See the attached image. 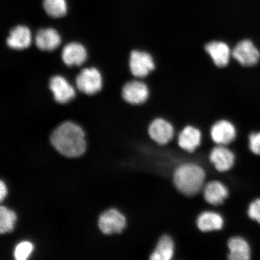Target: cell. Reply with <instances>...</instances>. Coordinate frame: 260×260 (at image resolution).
<instances>
[{"label":"cell","instance_id":"cell-2","mask_svg":"<svg viewBox=\"0 0 260 260\" xmlns=\"http://www.w3.org/2000/svg\"><path fill=\"white\" fill-rule=\"evenodd\" d=\"M206 173L199 166L183 164L178 167L174 174L175 186L182 193L192 196L199 192L203 188Z\"/></svg>","mask_w":260,"mask_h":260},{"label":"cell","instance_id":"cell-9","mask_svg":"<svg viewBox=\"0 0 260 260\" xmlns=\"http://www.w3.org/2000/svg\"><path fill=\"white\" fill-rule=\"evenodd\" d=\"M149 135L156 143L165 145L171 141L174 134L173 126L165 119L154 120L149 126Z\"/></svg>","mask_w":260,"mask_h":260},{"label":"cell","instance_id":"cell-26","mask_svg":"<svg viewBox=\"0 0 260 260\" xmlns=\"http://www.w3.org/2000/svg\"><path fill=\"white\" fill-rule=\"evenodd\" d=\"M8 190L7 187H6V185L4 183H3V181L0 182V201L1 202H3V201L4 200L6 195H7Z\"/></svg>","mask_w":260,"mask_h":260},{"label":"cell","instance_id":"cell-3","mask_svg":"<svg viewBox=\"0 0 260 260\" xmlns=\"http://www.w3.org/2000/svg\"><path fill=\"white\" fill-rule=\"evenodd\" d=\"M77 88L87 95H93L102 88V74L95 68H84L76 77Z\"/></svg>","mask_w":260,"mask_h":260},{"label":"cell","instance_id":"cell-10","mask_svg":"<svg viewBox=\"0 0 260 260\" xmlns=\"http://www.w3.org/2000/svg\"><path fill=\"white\" fill-rule=\"evenodd\" d=\"M211 136L217 144L225 145L235 141L236 129L232 123L225 120L217 122L211 129Z\"/></svg>","mask_w":260,"mask_h":260},{"label":"cell","instance_id":"cell-21","mask_svg":"<svg viewBox=\"0 0 260 260\" xmlns=\"http://www.w3.org/2000/svg\"><path fill=\"white\" fill-rule=\"evenodd\" d=\"M44 8L51 17H63L67 12V5L65 0H44Z\"/></svg>","mask_w":260,"mask_h":260},{"label":"cell","instance_id":"cell-15","mask_svg":"<svg viewBox=\"0 0 260 260\" xmlns=\"http://www.w3.org/2000/svg\"><path fill=\"white\" fill-rule=\"evenodd\" d=\"M217 67L222 68L229 63L231 51L229 45L223 42L213 41L205 47Z\"/></svg>","mask_w":260,"mask_h":260},{"label":"cell","instance_id":"cell-8","mask_svg":"<svg viewBox=\"0 0 260 260\" xmlns=\"http://www.w3.org/2000/svg\"><path fill=\"white\" fill-rule=\"evenodd\" d=\"M49 87L53 93L54 100L58 103H67L76 96L74 87L64 77L60 76L52 77Z\"/></svg>","mask_w":260,"mask_h":260},{"label":"cell","instance_id":"cell-19","mask_svg":"<svg viewBox=\"0 0 260 260\" xmlns=\"http://www.w3.org/2000/svg\"><path fill=\"white\" fill-rule=\"evenodd\" d=\"M223 225V220L220 214L206 211L198 217L197 225L201 232H209L219 230Z\"/></svg>","mask_w":260,"mask_h":260},{"label":"cell","instance_id":"cell-22","mask_svg":"<svg viewBox=\"0 0 260 260\" xmlns=\"http://www.w3.org/2000/svg\"><path fill=\"white\" fill-rule=\"evenodd\" d=\"M16 219L14 211L2 206L0 208V233L5 234L12 232Z\"/></svg>","mask_w":260,"mask_h":260},{"label":"cell","instance_id":"cell-12","mask_svg":"<svg viewBox=\"0 0 260 260\" xmlns=\"http://www.w3.org/2000/svg\"><path fill=\"white\" fill-rule=\"evenodd\" d=\"M210 160L216 170L219 172H226L233 167L235 157L229 149L221 145L213 148L211 151Z\"/></svg>","mask_w":260,"mask_h":260},{"label":"cell","instance_id":"cell-18","mask_svg":"<svg viewBox=\"0 0 260 260\" xmlns=\"http://www.w3.org/2000/svg\"><path fill=\"white\" fill-rule=\"evenodd\" d=\"M228 246L230 250L229 258L232 260H248L250 258L248 243L241 237H236L229 240Z\"/></svg>","mask_w":260,"mask_h":260},{"label":"cell","instance_id":"cell-20","mask_svg":"<svg viewBox=\"0 0 260 260\" xmlns=\"http://www.w3.org/2000/svg\"><path fill=\"white\" fill-rule=\"evenodd\" d=\"M174 244L173 240L168 236L161 237L150 259L152 260H170L173 257Z\"/></svg>","mask_w":260,"mask_h":260},{"label":"cell","instance_id":"cell-24","mask_svg":"<svg viewBox=\"0 0 260 260\" xmlns=\"http://www.w3.org/2000/svg\"><path fill=\"white\" fill-rule=\"evenodd\" d=\"M249 141V148L253 153L260 155V132L250 135Z\"/></svg>","mask_w":260,"mask_h":260},{"label":"cell","instance_id":"cell-1","mask_svg":"<svg viewBox=\"0 0 260 260\" xmlns=\"http://www.w3.org/2000/svg\"><path fill=\"white\" fill-rule=\"evenodd\" d=\"M51 142L61 154L77 157L86 151L85 135L79 125L67 121L58 126L51 135Z\"/></svg>","mask_w":260,"mask_h":260},{"label":"cell","instance_id":"cell-5","mask_svg":"<svg viewBox=\"0 0 260 260\" xmlns=\"http://www.w3.org/2000/svg\"><path fill=\"white\" fill-rule=\"evenodd\" d=\"M233 56L240 64L245 67H252L257 63L260 53L257 48L250 40L239 42L232 52Z\"/></svg>","mask_w":260,"mask_h":260},{"label":"cell","instance_id":"cell-11","mask_svg":"<svg viewBox=\"0 0 260 260\" xmlns=\"http://www.w3.org/2000/svg\"><path fill=\"white\" fill-rule=\"evenodd\" d=\"M87 54L85 47L77 42H71L64 47L61 58L67 66H80L87 59Z\"/></svg>","mask_w":260,"mask_h":260},{"label":"cell","instance_id":"cell-23","mask_svg":"<svg viewBox=\"0 0 260 260\" xmlns=\"http://www.w3.org/2000/svg\"><path fill=\"white\" fill-rule=\"evenodd\" d=\"M34 246L28 242H21L16 247L14 255L17 260H25L31 254Z\"/></svg>","mask_w":260,"mask_h":260},{"label":"cell","instance_id":"cell-6","mask_svg":"<svg viewBox=\"0 0 260 260\" xmlns=\"http://www.w3.org/2000/svg\"><path fill=\"white\" fill-rule=\"evenodd\" d=\"M99 225L105 235L121 233L126 225L125 217L118 210L110 209L100 216Z\"/></svg>","mask_w":260,"mask_h":260},{"label":"cell","instance_id":"cell-13","mask_svg":"<svg viewBox=\"0 0 260 260\" xmlns=\"http://www.w3.org/2000/svg\"><path fill=\"white\" fill-rule=\"evenodd\" d=\"M31 40L30 29L24 25H18L10 32L6 42L8 47L11 48L14 50H23L30 46Z\"/></svg>","mask_w":260,"mask_h":260},{"label":"cell","instance_id":"cell-7","mask_svg":"<svg viewBox=\"0 0 260 260\" xmlns=\"http://www.w3.org/2000/svg\"><path fill=\"white\" fill-rule=\"evenodd\" d=\"M122 95L126 102L132 105H141L148 99V87L142 81H129L123 86Z\"/></svg>","mask_w":260,"mask_h":260},{"label":"cell","instance_id":"cell-25","mask_svg":"<svg viewBox=\"0 0 260 260\" xmlns=\"http://www.w3.org/2000/svg\"><path fill=\"white\" fill-rule=\"evenodd\" d=\"M248 215L250 218L260 224V199L256 200L250 204Z\"/></svg>","mask_w":260,"mask_h":260},{"label":"cell","instance_id":"cell-17","mask_svg":"<svg viewBox=\"0 0 260 260\" xmlns=\"http://www.w3.org/2000/svg\"><path fill=\"white\" fill-rule=\"evenodd\" d=\"M201 133L191 126L185 127L178 136V145L187 152H192L201 144Z\"/></svg>","mask_w":260,"mask_h":260},{"label":"cell","instance_id":"cell-16","mask_svg":"<svg viewBox=\"0 0 260 260\" xmlns=\"http://www.w3.org/2000/svg\"><path fill=\"white\" fill-rule=\"evenodd\" d=\"M229 195L227 188L219 181L209 182L204 188V197L208 203L219 206L223 203Z\"/></svg>","mask_w":260,"mask_h":260},{"label":"cell","instance_id":"cell-14","mask_svg":"<svg viewBox=\"0 0 260 260\" xmlns=\"http://www.w3.org/2000/svg\"><path fill=\"white\" fill-rule=\"evenodd\" d=\"M61 38L54 28L41 29L35 36V44L39 49L43 51H53L59 46Z\"/></svg>","mask_w":260,"mask_h":260},{"label":"cell","instance_id":"cell-4","mask_svg":"<svg viewBox=\"0 0 260 260\" xmlns=\"http://www.w3.org/2000/svg\"><path fill=\"white\" fill-rule=\"evenodd\" d=\"M129 64L133 76L140 78L147 76L155 68L153 58L151 55L139 50L133 51L130 54Z\"/></svg>","mask_w":260,"mask_h":260}]
</instances>
